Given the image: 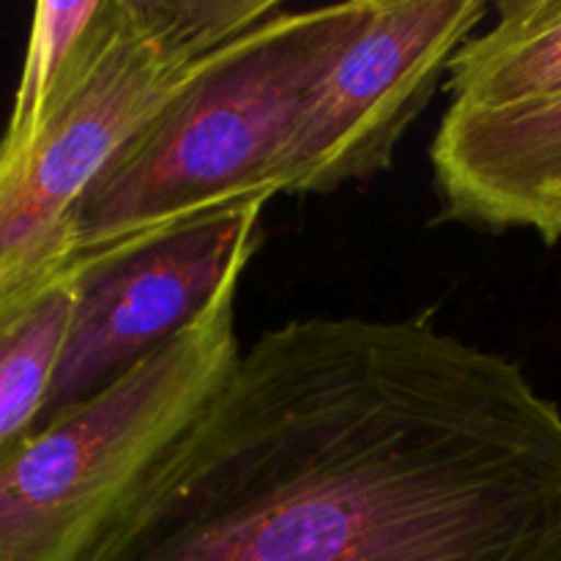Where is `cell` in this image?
<instances>
[{
    "label": "cell",
    "mask_w": 561,
    "mask_h": 561,
    "mask_svg": "<svg viewBox=\"0 0 561 561\" xmlns=\"http://www.w3.org/2000/svg\"><path fill=\"white\" fill-rule=\"evenodd\" d=\"M60 561H561V409L427 321H288Z\"/></svg>",
    "instance_id": "1"
},
{
    "label": "cell",
    "mask_w": 561,
    "mask_h": 561,
    "mask_svg": "<svg viewBox=\"0 0 561 561\" xmlns=\"http://www.w3.org/2000/svg\"><path fill=\"white\" fill-rule=\"evenodd\" d=\"M277 0H99L31 124L0 140V312L77 266L75 214L110 159Z\"/></svg>",
    "instance_id": "2"
},
{
    "label": "cell",
    "mask_w": 561,
    "mask_h": 561,
    "mask_svg": "<svg viewBox=\"0 0 561 561\" xmlns=\"http://www.w3.org/2000/svg\"><path fill=\"white\" fill-rule=\"evenodd\" d=\"M373 0L283 9L175 93L96 175L75 214L88 268L239 203L277 197L272 168L307 93Z\"/></svg>",
    "instance_id": "3"
},
{
    "label": "cell",
    "mask_w": 561,
    "mask_h": 561,
    "mask_svg": "<svg viewBox=\"0 0 561 561\" xmlns=\"http://www.w3.org/2000/svg\"><path fill=\"white\" fill-rule=\"evenodd\" d=\"M241 257L201 316L0 463V561H60L206 405L241 356Z\"/></svg>",
    "instance_id": "4"
},
{
    "label": "cell",
    "mask_w": 561,
    "mask_h": 561,
    "mask_svg": "<svg viewBox=\"0 0 561 561\" xmlns=\"http://www.w3.org/2000/svg\"><path fill=\"white\" fill-rule=\"evenodd\" d=\"M488 9L485 0H373L299 107L272 168L274 192L323 195L387 170Z\"/></svg>",
    "instance_id": "5"
},
{
    "label": "cell",
    "mask_w": 561,
    "mask_h": 561,
    "mask_svg": "<svg viewBox=\"0 0 561 561\" xmlns=\"http://www.w3.org/2000/svg\"><path fill=\"white\" fill-rule=\"evenodd\" d=\"M266 203H239L85 268L42 422L88 400L190 327L261 244Z\"/></svg>",
    "instance_id": "6"
},
{
    "label": "cell",
    "mask_w": 561,
    "mask_h": 561,
    "mask_svg": "<svg viewBox=\"0 0 561 561\" xmlns=\"http://www.w3.org/2000/svg\"><path fill=\"white\" fill-rule=\"evenodd\" d=\"M442 214L469 228L561 239V99L518 110L449 104L431 142Z\"/></svg>",
    "instance_id": "7"
},
{
    "label": "cell",
    "mask_w": 561,
    "mask_h": 561,
    "mask_svg": "<svg viewBox=\"0 0 561 561\" xmlns=\"http://www.w3.org/2000/svg\"><path fill=\"white\" fill-rule=\"evenodd\" d=\"M444 85L449 104L488 113L561 99V0L496 3V22L453 55Z\"/></svg>",
    "instance_id": "8"
},
{
    "label": "cell",
    "mask_w": 561,
    "mask_h": 561,
    "mask_svg": "<svg viewBox=\"0 0 561 561\" xmlns=\"http://www.w3.org/2000/svg\"><path fill=\"white\" fill-rule=\"evenodd\" d=\"M85 263L0 312V463L42 425Z\"/></svg>",
    "instance_id": "9"
},
{
    "label": "cell",
    "mask_w": 561,
    "mask_h": 561,
    "mask_svg": "<svg viewBox=\"0 0 561 561\" xmlns=\"http://www.w3.org/2000/svg\"><path fill=\"white\" fill-rule=\"evenodd\" d=\"M99 0L82 3H38L33 11L31 38H27L25 66L16 85L14 107L5 129H22L42 110L55 82L64 75V66L75 49L77 38L91 22Z\"/></svg>",
    "instance_id": "10"
}]
</instances>
